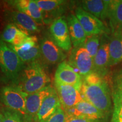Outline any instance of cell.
Here are the masks:
<instances>
[{
  "instance_id": "cell-25",
  "label": "cell",
  "mask_w": 122,
  "mask_h": 122,
  "mask_svg": "<svg viewBox=\"0 0 122 122\" xmlns=\"http://www.w3.org/2000/svg\"><path fill=\"white\" fill-rule=\"evenodd\" d=\"M100 35H93L87 37L83 46L86 49L93 59L97 54L100 46Z\"/></svg>"
},
{
  "instance_id": "cell-22",
  "label": "cell",
  "mask_w": 122,
  "mask_h": 122,
  "mask_svg": "<svg viewBox=\"0 0 122 122\" xmlns=\"http://www.w3.org/2000/svg\"><path fill=\"white\" fill-rule=\"evenodd\" d=\"M108 19L112 34L122 32V0L111 1Z\"/></svg>"
},
{
  "instance_id": "cell-3",
  "label": "cell",
  "mask_w": 122,
  "mask_h": 122,
  "mask_svg": "<svg viewBox=\"0 0 122 122\" xmlns=\"http://www.w3.org/2000/svg\"><path fill=\"white\" fill-rule=\"evenodd\" d=\"M24 64L8 44L0 38V69L7 80L18 83Z\"/></svg>"
},
{
  "instance_id": "cell-30",
  "label": "cell",
  "mask_w": 122,
  "mask_h": 122,
  "mask_svg": "<svg viewBox=\"0 0 122 122\" xmlns=\"http://www.w3.org/2000/svg\"><path fill=\"white\" fill-rule=\"evenodd\" d=\"M2 111H1V110H0V122H2Z\"/></svg>"
},
{
  "instance_id": "cell-28",
  "label": "cell",
  "mask_w": 122,
  "mask_h": 122,
  "mask_svg": "<svg viewBox=\"0 0 122 122\" xmlns=\"http://www.w3.org/2000/svg\"><path fill=\"white\" fill-rule=\"evenodd\" d=\"M44 122H66L65 111L60 106L53 115Z\"/></svg>"
},
{
  "instance_id": "cell-18",
  "label": "cell",
  "mask_w": 122,
  "mask_h": 122,
  "mask_svg": "<svg viewBox=\"0 0 122 122\" xmlns=\"http://www.w3.org/2000/svg\"><path fill=\"white\" fill-rule=\"evenodd\" d=\"M110 2L106 0H85L81 1L80 8L99 19H105L109 16Z\"/></svg>"
},
{
  "instance_id": "cell-19",
  "label": "cell",
  "mask_w": 122,
  "mask_h": 122,
  "mask_svg": "<svg viewBox=\"0 0 122 122\" xmlns=\"http://www.w3.org/2000/svg\"><path fill=\"white\" fill-rule=\"evenodd\" d=\"M66 21L74 48L83 46L86 41L87 36L75 15L73 14L68 15Z\"/></svg>"
},
{
  "instance_id": "cell-9",
  "label": "cell",
  "mask_w": 122,
  "mask_h": 122,
  "mask_svg": "<svg viewBox=\"0 0 122 122\" xmlns=\"http://www.w3.org/2000/svg\"><path fill=\"white\" fill-rule=\"evenodd\" d=\"M75 16L81 25L87 37L93 35L105 34L106 31L104 24L100 19L80 7L76 9Z\"/></svg>"
},
{
  "instance_id": "cell-12",
  "label": "cell",
  "mask_w": 122,
  "mask_h": 122,
  "mask_svg": "<svg viewBox=\"0 0 122 122\" xmlns=\"http://www.w3.org/2000/svg\"><path fill=\"white\" fill-rule=\"evenodd\" d=\"M61 105L64 110L74 107L83 100L80 91L68 85L55 83Z\"/></svg>"
},
{
  "instance_id": "cell-17",
  "label": "cell",
  "mask_w": 122,
  "mask_h": 122,
  "mask_svg": "<svg viewBox=\"0 0 122 122\" xmlns=\"http://www.w3.org/2000/svg\"><path fill=\"white\" fill-rule=\"evenodd\" d=\"M60 106V101L56 90L44 99L35 120L37 122H44Z\"/></svg>"
},
{
  "instance_id": "cell-10",
  "label": "cell",
  "mask_w": 122,
  "mask_h": 122,
  "mask_svg": "<svg viewBox=\"0 0 122 122\" xmlns=\"http://www.w3.org/2000/svg\"><path fill=\"white\" fill-rule=\"evenodd\" d=\"M56 91L51 85H49L35 93L28 94L25 102V115L24 119L30 121L35 119L42 102L47 96Z\"/></svg>"
},
{
  "instance_id": "cell-23",
  "label": "cell",
  "mask_w": 122,
  "mask_h": 122,
  "mask_svg": "<svg viewBox=\"0 0 122 122\" xmlns=\"http://www.w3.org/2000/svg\"><path fill=\"white\" fill-rule=\"evenodd\" d=\"M109 39V66H111L122 62V32L112 33Z\"/></svg>"
},
{
  "instance_id": "cell-4",
  "label": "cell",
  "mask_w": 122,
  "mask_h": 122,
  "mask_svg": "<svg viewBox=\"0 0 122 122\" xmlns=\"http://www.w3.org/2000/svg\"><path fill=\"white\" fill-rule=\"evenodd\" d=\"M28 94L18 85L4 86L0 90V100L6 107L25 115V102Z\"/></svg>"
},
{
  "instance_id": "cell-24",
  "label": "cell",
  "mask_w": 122,
  "mask_h": 122,
  "mask_svg": "<svg viewBox=\"0 0 122 122\" xmlns=\"http://www.w3.org/2000/svg\"><path fill=\"white\" fill-rule=\"evenodd\" d=\"M42 13H52L62 10V7L66 3L62 0H35Z\"/></svg>"
},
{
  "instance_id": "cell-2",
  "label": "cell",
  "mask_w": 122,
  "mask_h": 122,
  "mask_svg": "<svg viewBox=\"0 0 122 122\" xmlns=\"http://www.w3.org/2000/svg\"><path fill=\"white\" fill-rule=\"evenodd\" d=\"M80 93L83 100L93 105L104 115L110 112L111 108L110 91L105 80L97 85H88L83 82Z\"/></svg>"
},
{
  "instance_id": "cell-5",
  "label": "cell",
  "mask_w": 122,
  "mask_h": 122,
  "mask_svg": "<svg viewBox=\"0 0 122 122\" xmlns=\"http://www.w3.org/2000/svg\"><path fill=\"white\" fill-rule=\"evenodd\" d=\"M67 63L83 79L93 72V59L83 46L71 50Z\"/></svg>"
},
{
  "instance_id": "cell-20",
  "label": "cell",
  "mask_w": 122,
  "mask_h": 122,
  "mask_svg": "<svg viewBox=\"0 0 122 122\" xmlns=\"http://www.w3.org/2000/svg\"><path fill=\"white\" fill-rule=\"evenodd\" d=\"M9 16L11 20V23L14 24L28 35L40 31L37 23L25 14L19 11H11L9 13Z\"/></svg>"
},
{
  "instance_id": "cell-8",
  "label": "cell",
  "mask_w": 122,
  "mask_h": 122,
  "mask_svg": "<svg viewBox=\"0 0 122 122\" xmlns=\"http://www.w3.org/2000/svg\"><path fill=\"white\" fill-rule=\"evenodd\" d=\"M54 81L55 83L71 85L80 91L83 84L81 76L65 61L58 66L55 73Z\"/></svg>"
},
{
  "instance_id": "cell-26",
  "label": "cell",
  "mask_w": 122,
  "mask_h": 122,
  "mask_svg": "<svg viewBox=\"0 0 122 122\" xmlns=\"http://www.w3.org/2000/svg\"><path fill=\"white\" fill-rule=\"evenodd\" d=\"M2 114V122H24L23 116L18 111L7 107L1 110Z\"/></svg>"
},
{
  "instance_id": "cell-21",
  "label": "cell",
  "mask_w": 122,
  "mask_h": 122,
  "mask_svg": "<svg viewBox=\"0 0 122 122\" xmlns=\"http://www.w3.org/2000/svg\"><path fill=\"white\" fill-rule=\"evenodd\" d=\"M28 36V33L23 31L14 24L10 23L5 28L1 39L9 45L17 46L23 43Z\"/></svg>"
},
{
  "instance_id": "cell-11",
  "label": "cell",
  "mask_w": 122,
  "mask_h": 122,
  "mask_svg": "<svg viewBox=\"0 0 122 122\" xmlns=\"http://www.w3.org/2000/svg\"><path fill=\"white\" fill-rule=\"evenodd\" d=\"M112 97L113 112L111 122H122V68L112 76Z\"/></svg>"
},
{
  "instance_id": "cell-31",
  "label": "cell",
  "mask_w": 122,
  "mask_h": 122,
  "mask_svg": "<svg viewBox=\"0 0 122 122\" xmlns=\"http://www.w3.org/2000/svg\"><path fill=\"white\" fill-rule=\"evenodd\" d=\"M2 6V2H1V1H0V9L1 8Z\"/></svg>"
},
{
  "instance_id": "cell-6",
  "label": "cell",
  "mask_w": 122,
  "mask_h": 122,
  "mask_svg": "<svg viewBox=\"0 0 122 122\" xmlns=\"http://www.w3.org/2000/svg\"><path fill=\"white\" fill-rule=\"evenodd\" d=\"M8 45L24 63H30L37 61L41 56L40 46L36 36H29L20 45Z\"/></svg>"
},
{
  "instance_id": "cell-27",
  "label": "cell",
  "mask_w": 122,
  "mask_h": 122,
  "mask_svg": "<svg viewBox=\"0 0 122 122\" xmlns=\"http://www.w3.org/2000/svg\"><path fill=\"white\" fill-rule=\"evenodd\" d=\"M103 77L95 72H92L84 77L83 82L88 85H97L104 81Z\"/></svg>"
},
{
  "instance_id": "cell-13",
  "label": "cell",
  "mask_w": 122,
  "mask_h": 122,
  "mask_svg": "<svg viewBox=\"0 0 122 122\" xmlns=\"http://www.w3.org/2000/svg\"><path fill=\"white\" fill-rule=\"evenodd\" d=\"M109 38L105 33L102 36L98 52L93 58V72L102 77L106 74L107 70L109 67Z\"/></svg>"
},
{
  "instance_id": "cell-29",
  "label": "cell",
  "mask_w": 122,
  "mask_h": 122,
  "mask_svg": "<svg viewBox=\"0 0 122 122\" xmlns=\"http://www.w3.org/2000/svg\"><path fill=\"white\" fill-rule=\"evenodd\" d=\"M66 113V112H65ZM66 122H100L98 120H92L89 119L79 118L66 114Z\"/></svg>"
},
{
  "instance_id": "cell-14",
  "label": "cell",
  "mask_w": 122,
  "mask_h": 122,
  "mask_svg": "<svg viewBox=\"0 0 122 122\" xmlns=\"http://www.w3.org/2000/svg\"><path fill=\"white\" fill-rule=\"evenodd\" d=\"M40 46L41 56L49 63H60L66 58L63 50L59 48L50 38L44 37L41 40Z\"/></svg>"
},
{
  "instance_id": "cell-15",
  "label": "cell",
  "mask_w": 122,
  "mask_h": 122,
  "mask_svg": "<svg viewBox=\"0 0 122 122\" xmlns=\"http://www.w3.org/2000/svg\"><path fill=\"white\" fill-rule=\"evenodd\" d=\"M65 111L68 115L92 120H99L103 118L105 116L96 107L84 100L81 101L74 107Z\"/></svg>"
},
{
  "instance_id": "cell-7",
  "label": "cell",
  "mask_w": 122,
  "mask_h": 122,
  "mask_svg": "<svg viewBox=\"0 0 122 122\" xmlns=\"http://www.w3.org/2000/svg\"><path fill=\"white\" fill-rule=\"evenodd\" d=\"M51 39L63 51H69L72 48V42L67 21L62 17L58 18L50 26Z\"/></svg>"
},
{
  "instance_id": "cell-1",
  "label": "cell",
  "mask_w": 122,
  "mask_h": 122,
  "mask_svg": "<svg viewBox=\"0 0 122 122\" xmlns=\"http://www.w3.org/2000/svg\"><path fill=\"white\" fill-rule=\"evenodd\" d=\"M50 79L37 61L28 63L20 74L18 85L28 94L35 93L48 86Z\"/></svg>"
},
{
  "instance_id": "cell-16",
  "label": "cell",
  "mask_w": 122,
  "mask_h": 122,
  "mask_svg": "<svg viewBox=\"0 0 122 122\" xmlns=\"http://www.w3.org/2000/svg\"><path fill=\"white\" fill-rule=\"evenodd\" d=\"M18 10L28 15L37 23L38 25H42L44 23V19L41 10L40 9L35 0H15L8 1Z\"/></svg>"
}]
</instances>
